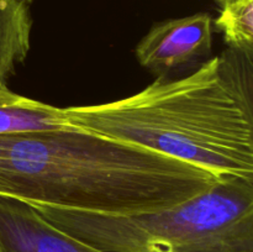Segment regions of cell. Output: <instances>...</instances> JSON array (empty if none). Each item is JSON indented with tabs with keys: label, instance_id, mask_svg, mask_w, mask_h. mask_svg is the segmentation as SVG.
<instances>
[{
	"label": "cell",
	"instance_id": "obj_9",
	"mask_svg": "<svg viewBox=\"0 0 253 252\" xmlns=\"http://www.w3.org/2000/svg\"><path fill=\"white\" fill-rule=\"evenodd\" d=\"M215 1L217 2V4L220 5V6H221V5H224L225 2H227V1H230V0H215Z\"/></svg>",
	"mask_w": 253,
	"mask_h": 252
},
{
	"label": "cell",
	"instance_id": "obj_3",
	"mask_svg": "<svg viewBox=\"0 0 253 252\" xmlns=\"http://www.w3.org/2000/svg\"><path fill=\"white\" fill-rule=\"evenodd\" d=\"M30 205L100 252H253V180H217L180 204L136 214Z\"/></svg>",
	"mask_w": 253,
	"mask_h": 252
},
{
	"label": "cell",
	"instance_id": "obj_6",
	"mask_svg": "<svg viewBox=\"0 0 253 252\" xmlns=\"http://www.w3.org/2000/svg\"><path fill=\"white\" fill-rule=\"evenodd\" d=\"M61 108L14 93L0 84V133L69 127Z\"/></svg>",
	"mask_w": 253,
	"mask_h": 252
},
{
	"label": "cell",
	"instance_id": "obj_1",
	"mask_svg": "<svg viewBox=\"0 0 253 252\" xmlns=\"http://www.w3.org/2000/svg\"><path fill=\"white\" fill-rule=\"evenodd\" d=\"M73 127L211 173L253 180V53L226 48L189 76L158 78L135 95L63 108Z\"/></svg>",
	"mask_w": 253,
	"mask_h": 252
},
{
	"label": "cell",
	"instance_id": "obj_2",
	"mask_svg": "<svg viewBox=\"0 0 253 252\" xmlns=\"http://www.w3.org/2000/svg\"><path fill=\"white\" fill-rule=\"evenodd\" d=\"M219 179L146 148L69 126L0 133V197L136 214L189 200Z\"/></svg>",
	"mask_w": 253,
	"mask_h": 252
},
{
	"label": "cell",
	"instance_id": "obj_5",
	"mask_svg": "<svg viewBox=\"0 0 253 252\" xmlns=\"http://www.w3.org/2000/svg\"><path fill=\"white\" fill-rule=\"evenodd\" d=\"M0 252H100L47 221L32 205L0 197Z\"/></svg>",
	"mask_w": 253,
	"mask_h": 252
},
{
	"label": "cell",
	"instance_id": "obj_7",
	"mask_svg": "<svg viewBox=\"0 0 253 252\" xmlns=\"http://www.w3.org/2000/svg\"><path fill=\"white\" fill-rule=\"evenodd\" d=\"M32 19L25 0H0V84L26 59L31 42Z\"/></svg>",
	"mask_w": 253,
	"mask_h": 252
},
{
	"label": "cell",
	"instance_id": "obj_10",
	"mask_svg": "<svg viewBox=\"0 0 253 252\" xmlns=\"http://www.w3.org/2000/svg\"><path fill=\"white\" fill-rule=\"evenodd\" d=\"M25 1H26V2H29V4H31V2L34 1V0H25Z\"/></svg>",
	"mask_w": 253,
	"mask_h": 252
},
{
	"label": "cell",
	"instance_id": "obj_4",
	"mask_svg": "<svg viewBox=\"0 0 253 252\" xmlns=\"http://www.w3.org/2000/svg\"><path fill=\"white\" fill-rule=\"evenodd\" d=\"M211 48V16L198 12L153 25L136 46L135 54L141 66L165 78L170 72L209 56Z\"/></svg>",
	"mask_w": 253,
	"mask_h": 252
},
{
	"label": "cell",
	"instance_id": "obj_8",
	"mask_svg": "<svg viewBox=\"0 0 253 252\" xmlns=\"http://www.w3.org/2000/svg\"><path fill=\"white\" fill-rule=\"evenodd\" d=\"M227 48L253 53V0H230L215 20Z\"/></svg>",
	"mask_w": 253,
	"mask_h": 252
}]
</instances>
